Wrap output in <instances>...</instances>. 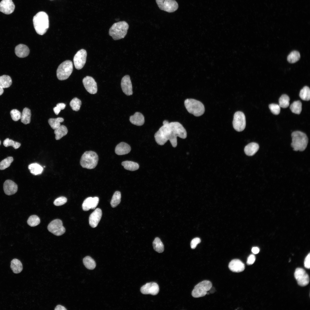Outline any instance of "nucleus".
I'll return each instance as SVG.
<instances>
[{
    "label": "nucleus",
    "instance_id": "393cba45",
    "mask_svg": "<svg viewBox=\"0 0 310 310\" xmlns=\"http://www.w3.org/2000/svg\"><path fill=\"white\" fill-rule=\"evenodd\" d=\"M10 267L13 272L15 274L20 273L23 269L22 263L16 259H14L11 261Z\"/></svg>",
    "mask_w": 310,
    "mask_h": 310
},
{
    "label": "nucleus",
    "instance_id": "2eb2a0df",
    "mask_svg": "<svg viewBox=\"0 0 310 310\" xmlns=\"http://www.w3.org/2000/svg\"><path fill=\"white\" fill-rule=\"evenodd\" d=\"M159 290V287L158 284L153 282L146 283L140 288L142 293L145 294L156 295L158 293Z\"/></svg>",
    "mask_w": 310,
    "mask_h": 310
},
{
    "label": "nucleus",
    "instance_id": "ea45409f",
    "mask_svg": "<svg viewBox=\"0 0 310 310\" xmlns=\"http://www.w3.org/2000/svg\"><path fill=\"white\" fill-rule=\"evenodd\" d=\"M82 104L81 100L76 97L73 98L70 102V105L73 111H78Z\"/></svg>",
    "mask_w": 310,
    "mask_h": 310
},
{
    "label": "nucleus",
    "instance_id": "4d7b16f0",
    "mask_svg": "<svg viewBox=\"0 0 310 310\" xmlns=\"http://www.w3.org/2000/svg\"><path fill=\"white\" fill-rule=\"evenodd\" d=\"M4 92L3 88L0 86V96Z\"/></svg>",
    "mask_w": 310,
    "mask_h": 310
},
{
    "label": "nucleus",
    "instance_id": "c756f323",
    "mask_svg": "<svg viewBox=\"0 0 310 310\" xmlns=\"http://www.w3.org/2000/svg\"><path fill=\"white\" fill-rule=\"evenodd\" d=\"M28 167L30 173L34 175L41 174L43 170V168L36 163L31 164L28 165Z\"/></svg>",
    "mask_w": 310,
    "mask_h": 310
},
{
    "label": "nucleus",
    "instance_id": "a19ab883",
    "mask_svg": "<svg viewBox=\"0 0 310 310\" xmlns=\"http://www.w3.org/2000/svg\"><path fill=\"white\" fill-rule=\"evenodd\" d=\"M13 157L9 156L2 160L0 162V170H3L9 167L13 162Z\"/></svg>",
    "mask_w": 310,
    "mask_h": 310
},
{
    "label": "nucleus",
    "instance_id": "e433bc0d",
    "mask_svg": "<svg viewBox=\"0 0 310 310\" xmlns=\"http://www.w3.org/2000/svg\"><path fill=\"white\" fill-rule=\"evenodd\" d=\"M290 99L289 96L286 94L282 95L279 99V105L280 107L286 108L289 105Z\"/></svg>",
    "mask_w": 310,
    "mask_h": 310
},
{
    "label": "nucleus",
    "instance_id": "a18cd8bd",
    "mask_svg": "<svg viewBox=\"0 0 310 310\" xmlns=\"http://www.w3.org/2000/svg\"><path fill=\"white\" fill-rule=\"evenodd\" d=\"M269 108L272 113L275 115H278L280 111V107L279 105L275 104H269Z\"/></svg>",
    "mask_w": 310,
    "mask_h": 310
},
{
    "label": "nucleus",
    "instance_id": "f3484780",
    "mask_svg": "<svg viewBox=\"0 0 310 310\" xmlns=\"http://www.w3.org/2000/svg\"><path fill=\"white\" fill-rule=\"evenodd\" d=\"M15 8V5L12 0H2L0 2V11L6 14L11 13Z\"/></svg>",
    "mask_w": 310,
    "mask_h": 310
},
{
    "label": "nucleus",
    "instance_id": "603ef678",
    "mask_svg": "<svg viewBox=\"0 0 310 310\" xmlns=\"http://www.w3.org/2000/svg\"><path fill=\"white\" fill-rule=\"evenodd\" d=\"M56 106L58 107L61 110H63L65 109L66 106V104L64 103H59L57 104Z\"/></svg>",
    "mask_w": 310,
    "mask_h": 310
},
{
    "label": "nucleus",
    "instance_id": "8fccbe9b",
    "mask_svg": "<svg viewBox=\"0 0 310 310\" xmlns=\"http://www.w3.org/2000/svg\"><path fill=\"white\" fill-rule=\"evenodd\" d=\"M310 254L309 253L306 257L304 262V265L305 268L309 269L310 268Z\"/></svg>",
    "mask_w": 310,
    "mask_h": 310
},
{
    "label": "nucleus",
    "instance_id": "7ed1b4c3",
    "mask_svg": "<svg viewBox=\"0 0 310 310\" xmlns=\"http://www.w3.org/2000/svg\"><path fill=\"white\" fill-rule=\"evenodd\" d=\"M292 142L291 145L295 151H302L306 148L308 139L306 135L299 131L293 132L291 134Z\"/></svg>",
    "mask_w": 310,
    "mask_h": 310
},
{
    "label": "nucleus",
    "instance_id": "37998d69",
    "mask_svg": "<svg viewBox=\"0 0 310 310\" xmlns=\"http://www.w3.org/2000/svg\"><path fill=\"white\" fill-rule=\"evenodd\" d=\"M93 197H89L86 198L84 201L82 206L84 211H87L91 209L92 206Z\"/></svg>",
    "mask_w": 310,
    "mask_h": 310
},
{
    "label": "nucleus",
    "instance_id": "3c124183",
    "mask_svg": "<svg viewBox=\"0 0 310 310\" xmlns=\"http://www.w3.org/2000/svg\"><path fill=\"white\" fill-rule=\"evenodd\" d=\"M99 201V199L98 197H93L92 206L91 209H94L97 206Z\"/></svg>",
    "mask_w": 310,
    "mask_h": 310
},
{
    "label": "nucleus",
    "instance_id": "49530a36",
    "mask_svg": "<svg viewBox=\"0 0 310 310\" xmlns=\"http://www.w3.org/2000/svg\"><path fill=\"white\" fill-rule=\"evenodd\" d=\"M67 198L63 196L59 197L56 199L53 204L56 206H59L65 204L67 202Z\"/></svg>",
    "mask_w": 310,
    "mask_h": 310
},
{
    "label": "nucleus",
    "instance_id": "864d4df0",
    "mask_svg": "<svg viewBox=\"0 0 310 310\" xmlns=\"http://www.w3.org/2000/svg\"><path fill=\"white\" fill-rule=\"evenodd\" d=\"M55 310H66L67 309L65 307L61 305H57L55 309Z\"/></svg>",
    "mask_w": 310,
    "mask_h": 310
},
{
    "label": "nucleus",
    "instance_id": "79ce46f5",
    "mask_svg": "<svg viewBox=\"0 0 310 310\" xmlns=\"http://www.w3.org/2000/svg\"><path fill=\"white\" fill-rule=\"evenodd\" d=\"M4 146L5 147L9 146H12L15 149L19 148L21 146V144L13 141L8 138L6 139L3 142Z\"/></svg>",
    "mask_w": 310,
    "mask_h": 310
},
{
    "label": "nucleus",
    "instance_id": "5701e85b",
    "mask_svg": "<svg viewBox=\"0 0 310 310\" xmlns=\"http://www.w3.org/2000/svg\"><path fill=\"white\" fill-rule=\"evenodd\" d=\"M129 121L133 125L138 126H142L144 123V117L141 113L136 112L134 115L130 116Z\"/></svg>",
    "mask_w": 310,
    "mask_h": 310
},
{
    "label": "nucleus",
    "instance_id": "c03bdc74",
    "mask_svg": "<svg viewBox=\"0 0 310 310\" xmlns=\"http://www.w3.org/2000/svg\"><path fill=\"white\" fill-rule=\"evenodd\" d=\"M11 118L14 121H17L21 119V114L18 110L13 109L10 112Z\"/></svg>",
    "mask_w": 310,
    "mask_h": 310
},
{
    "label": "nucleus",
    "instance_id": "423d86ee",
    "mask_svg": "<svg viewBox=\"0 0 310 310\" xmlns=\"http://www.w3.org/2000/svg\"><path fill=\"white\" fill-rule=\"evenodd\" d=\"M186 108L189 113L196 117L202 115L204 113L205 108L200 101L192 99H187L184 101Z\"/></svg>",
    "mask_w": 310,
    "mask_h": 310
},
{
    "label": "nucleus",
    "instance_id": "2f4dec72",
    "mask_svg": "<svg viewBox=\"0 0 310 310\" xmlns=\"http://www.w3.org/2000/svg\"><path fill=\"white\" fill-rule=\"evenodd\" d=\"M153 246L154 250L158 253H161L164 251V245L158 237L155 239L153 242Z\"/></svg>",
    "mask_w": 310,
    "mask_h": 310
},
{
    "label": "nucleus",
    "instance_id": "b1692460",
    "mask_svg": "<svg viewBox=\"0 0 310 310\" xmlns=\"http://www.w3.org/2000/svg\"><path fill=\"white\" fill-rule=\"evenodd\" d=\"M259 148L258 144L255 142H251L246 145L244 148V152L248 156H252L258 151Z\"/></svg>",
    "mask_w": 310,
    "mask_h": 310
},
{
    "label": "nucleus",
    "instance_id": "a211bd4d",
    "mask_svg": "<svg viewBox=\"0 0 310 310\" xmlns=\"http://www.w3.org/2000/svg\"><path fill=\"white\" fill-rule=\"evenodd\" d=\"M101 210L99 208L96 209L90 215L89 224L92 227H96L100 221L102 216Z\"/></svg>",
    "mask_w": 310,
    "mask_h": 310
},
{
    "label": "nucleus",
    "instance_id": "6e6552de",
    "mask_svg": "<svg viewBox=\"0 0 310 310\" xmlns=\"http://www.w3.org/2000/svg\"><path fill=\"white\" fill-rule=\"evenodd\" d=\"M212 283L208 280L203 281L197 284L192 291L191 294L195 298H199L205 296L207 291L212 287Z\"/></svg>",
    "mask_w": 310,
    "mask_h": 310
},
{
    "label": "nucleus",
    "instance_id": "9b49d317",
    "mask_svg": "<svg viewBox=\"0 0 310 310\" xmlns=\"http://www.w3.org/2000/svg\"><path fill=\"white\" fill-rule=\"evenodd\" d=\"M47 229L50 232L57 236L62 235L65 231L62 221L59 219H55L51 222L48 226Z\"/></svg>",
    "mask_w": 310,
    "mask_h": 310
},
{
    "label": "nucleus",
    "instance_id": "a878e982",
    "mask_svg": "<svg viewBox=\"0 0 310 310\" xmlns=\"http://www.w3.org/2000/svg\"><path fill=\"white\" fill-rule=\"evenodd\" d=\"M68 130L67 127L64 125H61L59 127L55 129L54 133L55 135V138L57 140L60 139L67 134Z\"/></svg>",
    "mask_w": 310,
    "mask_h": 310
},
{
    "label": "nucleus",
    "instance_id": "9d476101",
    "mask_svg": "<svg viewBox=\"0 0 310 310\" xmlns=\"http://www.w3.org/2000/svg\"><path fill=\"white\" fill-rule=\"evenodd\" d=\"M156 2L160 9L169 13L174 12L179 7L175 0H156Z\"/></svg>",
    "mask_w": 310,
    "mask_h": 310
},
{
    "label": "nucleus",
    "instance_id": "7c9ffc66",
    "mask_svg": "<svg viewBox=\"0 0 310 310\" xmlns=\"http://www.w3.org/2000/svg\"><path fill=\"white\" fill-rule=\"evenodd\" d=\"M302 104L299 100L294 102L290 106L291 111L295 114H299L302 111Z\"/></svg>",
    "mask_w": 310,
    "mask_h": 310
},
{
    "label": "nucleus",
    "instance_id": "39448f33",
    "mask_svg": "<svg viewBox=\"0 0 310 310\" xmlns=\"http://www.w3.org/2000/svg\"><path fill=\"white\" fill-rule=\"evenodd\" d=\"M98 160V156L94 152L89 151L84 152L80 160V163L83 168L88 169L94 168Z\"/></svg>",
    "mask_w": 310,
    "mask_h": 310
},
{
    "label": "nucleus",
    "instance_id": "bb28decb",
    "mask_svg": "<svg viewBox=\"0 0 310 310\" xmlns=\"http://www.w3.org/2000/svg\"><path fill=\"white\" fill-rule=\"evenodd\" d=\"M31 116L30 110L28 108H24L21 114V122L25 125L29 123L30 122Z\"/></svg>",
    "mask_w": 310,
    "mask_h": 310
},
{
    "label": "nucleus",
    "instance_id": "cd10ccee",
    "mask_svg": "<svg viewBox=\"0 0 310 310\" xmlns=\"http://www.w3.org/2000/svg\"><path fill=\"white\" fill-rule=\"evenodd\" d=\"M121 164L125 169L131 171L136 170L139 167L137 163L130 161H123L122 162Z\"/></svg>",
    "mask_w": 310,
    "mask_h": 310
},
{
    "label": "nucleus",
    "instance_id": "4be33fe9",
    "mask_svg": "<svg viewBox=\"0 0 310 310\" xmlns=\"http://www.w3.org/2000/svg\"><path fill=\"white\" fill-rule=\"evenodd\" d=\"M131 150V147L129 144L124 142H121L116 146L115 152L117 155H121L129 153Z\"/></svg>",
    "mask_w": 310,
    "mask_h": 310
},
{
    "label": "nucleus",
    "instance_id": "4c0bfd02",
    "mask_svg": "<svg viewBox=\"0 0 310 310\" xmlns=\"http://www.w3.org/2000/svg\"><path fill=\"white\" fill-rule=\"evenodd\" d=\"M300 58L299 53L297 51H294L291 52L288 55L287 59L289 63H294L299 61Z\"/></svg>",
    "mask_w": 310,
    "mask_h": 310
},
{
    "label": "nucleus",
    "instance_id": "72a5a7b5",
    "mask_svg": "<svg viewBox=\"0 0 310 310\" xmlns=\"http://www.w3.org/2000/svg\"><path fill=\"white\" fill-rule=\"evenodd\" d=\"M121 193L118 191H115L113 194L111 201V207L115 208L118 205L121 201Z\"/></svg>",
    "mask_w": 310,
    "mask_h": 310
},
{
    "label": "nucleus",
    "instance_id": "6e6d98bb",
    "mask_svg": "<svg viewBox=\"0 0 310 310\" xmlns=\"http://www.w3.org/2000/svg\"><path fill=\"white\" fill-rule=\"evenodd\" d=\"M53 111L55 114L56 115H58L61 111V110L57 106H56L54 107L53 108Z\"/></svg>",
    "mask_w": 310,
    "mask_h": 310
},
{
    "label": "nucleus",
    "instance_id": "13d9d810",
    "mask_svg": "<svg viewBox=\"0 0 310 310\" xmlns=\"http://www.w3.org/2000/svg\"><path fill=\"white\" fill-rule=\"evenodd\" d=\"M1 141H0V145H1Z\"/></svg>",
    "mask_w": 310,
    "mask_h": 310
},
{
    "label": "nucleus",
    "instance_id": "6ab92c4d",
    "mask_svg": "<svg viewBox=\"0 0 310 310\" xmlns=\"http://www.w3.org/2000/svg\"><path fill=\"white\" fill-rule=\"evenodd\" d=\"M3 188L5 193L8 195L15 194L18 189L17 185L10 180H7L5 181Z\"/></svg>",
    "mask_w": 310,
    "mask_h": 310
},
{
    "label": "nucleus",
    "instance_id": "ddd939ff",
    "mask_svg": "<svg viewBox=\"0 0 310 310\" xmlns=\"http://www.w3.org/2000/svg\"><path fill=\"white\" fill-rule=\"evenodd\" d=\"M294 276L298 284L301 286H305L309 283V276L305 270L302 268H298L296 269Z\"/></svg>",
    "mask_w": 310,
    "mask_h": 310
},
{
    "label": "nucleus",
    "instance_id": "4468645a",
    "mask_svg": "<svg viewBox=\"0 0 310 310\" xmlns=\"http://www.w3.org/2000/svg\"><path fill=\"white\" fill-rule=\"evenodd\" d=\"M82 82L85 88L89 93L92 94H94L97 93V84L92 77L86 76L83 78Z\"/></svg>",
    "mask_w": 310,
    "mask_h": 310
},
{
    "label": "nucleus",
    "instance_id": "f8f14e48",
    "mask_svg": "<svg viewBox=\"0 0 310 310\" xmlns=\"http://www.w3.org/2000/svg\"><path fill=\"white\" fill-rule=\"evenodd\" d=\"M87 55L86 50L83 49L79 50L75 55L73 61L77 69H80L83 67L86 62Z\"/></svg>",
    "mask_w": 310,
    "mask_h": 310
},
{
    "label": "nucleus",
    "instance_id": "aec40b11",
    "mask_svg": "<svg viewBox=\"0 0 310 310\" xmlns=\"http://www.w3.org/2000/svg\"><path fill=\"white\" fill-rule=\"evenodd\" d=\"M228 268L233 272H240L244 270L245 266L244 264L240 260L235 259L230 261L228 265Z\"/></svg>",
    "mask_w": 310,
    "mask_h": 310
},
{
    "label": "nucleus",
    "instance_id": "20e7f679",
    "mask_svg": "<svg viewBox=\"0 0 310 310\" xmlns=\"http://www.w3.org/2000/svg\"><path fill=\"white\" fill-rule=\"evenodd\" d=\"M129 27L128 24L125 21L115 23L110 28L109 34L115 40L123 38L126 35Z\"/></svg>",
    "mask_w": 310,
    "mask_h": 310
},
{
    "label": "nucleus",
    "instance_id": "09e8293b",
    "mask_svg": "<svg viewBox=\"0 0 310 310\" xmlns=\"http://www.w3.org/2000/svg\"><path fill=\"white\" fill-rule=\"evenodd\" d=\"M255 260V256L253 254L250 255L248 257L247 261V264L248 265H252L254 263Z\"/></svg>",
    "mask_w": 310,
    "mask_h": 310
},
{
    "label": "nucleus",
    "instance_id": "f704fd0d",
    "mask_svg": "<svg viewBox=\"0 0 310 310\" xmlns=\"http://www.w3.org/2000/svg\"><path fill=\"white\" fill-rule=\"evenodd\" d=\"M299 96L303 100L308 101L310 99V90L307 86H304L300 91Z\"/></svg>",
    "mask_w": 310,
    "mask_h": 310
},
{
    "label": "nucleus",
    "instance_id": "5fc2aeb1",
    "mask_svg": "<svg viewBox=\"0 0 310 310\" xmlns=\"http://www.w3.org/2000/svg\"><path fill=\"white\" fill-rule=\"evenodd\" d=\"M251 251L255 254L258 253L259 251V249L257 247H254L252 248Z\"/></svg>",
    "mask_w": 310,
    "mask_h": 310
},
{
    "label": "nucleus",
    "instance_id": "f257e3e1",
    "mask_svg": "<svg viewBox=\"0 0 310 310\" xmlns=\"http://www.w3.org/2000/svg\"><path fill=\"white\" fill-rule=\"evenodd\" d=\"M177 137L183 139L187 137L186 130L181 124L177 122L163 124L154 135L155 141L158 145H163L169 140L174 148L177 145Z\"/></svg>",
    "mask_w": 310,
    "mask_h": 310
},
{
    "label": "nucleus",
    "instance_id": "dca6fc26",
    "mask_svg": "<svg viewBox=\"0 0 310 310\" xmlns=\"http://www.w3.org/2000/svg\"><path fill=\"white\" fill-rule=\"evenodd\" d=\"M121 86L123 92L127 95H131L133 94L132 87L130 77L126 75L122 79Z\"/></svg>",
    "mask_w": 310,
    "mask_h": 310
},
{
    "label": "nucleus",
    "instance_id": "de8ad7c7",
    "mask_svg": "<svg viewBox=\"0 0 310 310\" xmlns=\"http://www.w3.org/2000/svg\"><path fill=\"white\" fill-rule=\"evenodd\" d=\"M201 242L200 239L198 237H196L193 239L191 242V247L192 249H195L197 245Z\"/></svg>",
    "mask_w": 310,
    "mask_h": 310
},
{
    "label": "nucleus",
    "instance_id": "c9c22d12",
    "mask_svg": "<svg viewBox=\"0 0 310 310\" xmlns=\"http://www.w3.org/2000/svg\"><path fill=\"white\" fill-rule=\"evenodd\" d=\"M64 120V119L62 117L50 118L48 120V123L51 127L55 130L61 125L60 123L63 122Z\"/></svg>",
    "mask_w": 310,
    "mask_h": 310
},
{
    "label": "nucleus",
    "instance_id": "412c9836",
    "mask_svg": "<svg viewBox=\"0 0 310 310\" xmlns=\"http://www.w3.org/2000/svg\"><path fill=\"white\" fill-rule=\"evenodd\" d=\"M15 52V54L18 57L24 58L28 55L30 53V50L26 45L23 44H20L16 46Z\"/></svg>",
    "mask_w": 310,
    "mask_h": 310
},
{
    "label": "nucleus",
    "instance_id": "0eeeda50",
    "mask_svg": "<svg viewBox=\"0 0 310 310\" xmlns=\"http://www.w3.org/2000/svg\"><path fill=\"white\" fill-rule=\"evenodd\" d=\"M73 70V64L70 60H66L61 63L57 71V76L60 80L67 79L71 74Z\"/></svg>",
    "mask_w": 310,
    "mask_h": 310
},
{
    "label": "nucleus",
    "instance_id": "58836bf2",
    "mask_svg": "<svg viewBox=\"0 0 310 310\" xmlns=\"http://www.w3.org/2000/svg\"><path fill=\"white\" fill-rule=\"evenodd\" d=\"M40 222L39 217L36 215L30 216L27 221L28 224L30 226L34 227L38 225Z\"/></svg>",
    "mask_w": 310,
    "mask_h": 310
},
{
    "label": "nucleus",
    "instance_id": "f03ea898",
    "mask_svg": "<svg viewBox=\"0 0 310 310\" xmlns=\"http://www.w3.org/2000/svg\"><path fill=\"white\" fill-rule=\"evenodd\" d=\"M33 22L36 31L39 35L44 34L49 28V17L44 12L40 11L36 13L33 17Z\"/></svg>",
    "mask_w": 310,
    "mask_h": 310
},
{
    "label": "nucleus",
    "instance_id": "c85d7f7f",
    "mask_svg": "<svg viewBox=\"0 0 310 310\" xmlns=\"http://www.w3.org/2000/svg\"><path fill=\"white\" fill-rule=\"evenodd\" d=\"M12 83V80L9 76L3 75L0 76V86L3 88L9 87Z\"/></svg>",
    "mask_w": 310,
    "mask_h": 310
},
{
    "label": "nucleus",
    "instance_id": "1a4fd4ad",
    "mask_svg": "<svg viewBox=\"0 0 310 310\" xmlns=\"http://www.w3.org/2000/svg\"><path fill=\"white\" fill-rule=\"evenodd\" d=\"M246 119L244 113L240 111L235 113L232 122L234 128L237 131H241L246 126Z\"/></svg>",
    "mask_w": 310,
    "mask_h": 310
},
{
    "label": "nucleus",
    "instance_id": "473e14b6",
    "mask_svg": "<svg viewBox=\"0 0 310 310\" xmlns=\"http://www.w3.org/2000/svg\"><path fill=\"white\" fill-rule=\"evenodd\" d=\"M83 262L86 268L89 270L94 269L96 266V263L94 260L89 256H86L84 258Z\"/></svg>",
    "mask_w": 310,
    "mask_h": 310
}]
</instances>
